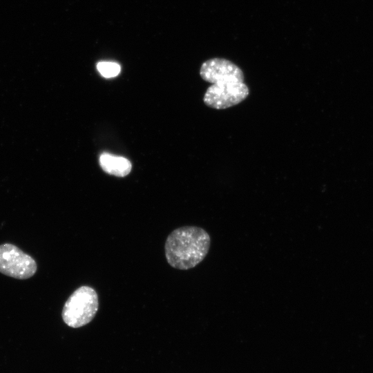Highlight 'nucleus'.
<instances>
[{
    "label": "nucleus",
    "instance_id": "obj_1",
    "mask_svg": "<svg viewBox=\"0 0 373 373\" xmlns=\"http://www.w3.org/2000/svg\"><path fill=\"white\" fill-rule=\"evenodd\" d=\"M200 75L212 84L204 96V104L210 108L225 109L245 100L249 94L244 82L242 70L224 58H212L203 62Z\"/></svg>",
    "mask_w": 373,
    "mask_h": 373
},
{
    "label": "nucleus",
    "instance_id": "obj_2",
    "mask_svg": "<svg viewBox=\"0 0 373 373\" xmlns=\"http://www.w3.org/2000/svg\"><path fill=\"white\" fill-rule=\"evenodd\" d=\"M210 245V236L204 229L196 226L181 227L168 236L164 245L165 256L172 267L187 270L204 259Z\"/></svg>",
    "mask_w": 373,
    "mask_h": 373
},
{
    "label": "nucleus",
    "instance_id": "obj_3",
    "mask_svg": "<svg viewBox=\"0 0 373 373\" xmlns=\"http://www.w3.org/2000/svg\"><path fill=\"white\" fill-rule=\"evenodd\" d=\"M99 308L98 295L95 289L87 285L75 290L66 301L61 317L69 327L77 328L89 323Z\"/></svg>",
    "mask_w": 373,
    "mask_h": 373
},
{
    "label": "nucleus",
    "instance_id": "obj_4",
    "mask_svg": "<svg viewBox=\"0 0 373 373\" xmlns=\"http://www.w3.org/2000/svg\"><path fill=\"white\" fill-rule=\"evenodd\" d=\"M37 265L35 259L10 243L0 245V272L6 276L26 280L35 275Z\"/></svg>",
    "mask_w": 373,
    "mask_h": 373
},
{
    "label": "nucleus",
    "instance_id": "obj_5",
    "mask_svg": "<svg viewBox=\"0 0 373 373\" xmlns=\"http://www.w3.org/2000/svg\"><path fill=\"white\" fill-rule=\"evenodd\" d=\"M99 164L106 173L118 177L128 175L131 170V163L128 160L106 153L100 155Z\"/></svg>",
    "mask_w": 373,
    "mask_h": 373
},
{
    "label": "nucleus",
    "instance_id": "obj_6",
    "mask_svg": "<svg viewBox=\"0 0 373 373\" xmlns=\"http://www.w3.org/2000/svg\"><path fill=\"white\" fill-rule=\"evenodd\" d=\"M97 68L101 75L106 78L116 77L121 70L118 64L112 61L98 62Z\"/></svg>",
    "mask_w": 373,
    "mask_h": 373
}]
</instances>
